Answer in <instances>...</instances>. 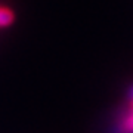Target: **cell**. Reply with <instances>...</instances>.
<instances>
[{"mask_svg":"<svg viewBox=\"0 0 133 133\" xmlns=\"http://www.w3.org/2000/svg\"><path fill=\"white\" fill-rule=\"evenodd\" d=\"M109 133H133V111L121 109L117 112Z\"/></svg>","mask_w":133,"mask_h":133,"instance_id":"1","label":"cell"},{"mask_svg":"<svg viewBox=\"0 0 133 133\" xmlns=\"http://www.w3.org/2000/svg\"><path fill=\"white\" fill-rule=\"evenodd\" d=\"M15 19L14 12L6 8V6H0V28H5V27H9Z\"/></svg>","mask_w":133,"mask_h":133,"instance_id":"2","label":"cell"},{"mask_svg":"<svg viewBox=\"0 0 133 133\" xmlns=\"http://www.w3.org/2000/svg\"><path fill=\"white\" fill-rule=\"evenodd\" d=\"M126 108L133 111V83L129 86V89H127V107Z\"/></svg>","mask_w":133,"mask_h":133,"instance_id":"3","label":"cell"}]
</instances>
